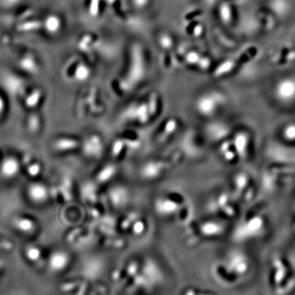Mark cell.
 I'll return each instance as SVG.
<instances>
[{
	"instance_id": "3957f363",
	"label": "cell",
	"mask_w": 295,
	"mask_h": 295,
	"mask_svg": "<svg viewBox=\"0 0 295 295\" xmlns=\"http://www.w3.org/2000/svg\"><path fill=\"white\" fill-rule=\"evenodd\" d=\"M19 164L14 158H7L2 165V173L7 177H14L18 172Z\"/></svg>"
},
{
	"instance_id": "6da1fadb",
	"label": "cell",
	"mask_w": 295,
	"mask_h": 295,
	"mask_svg": "<svg viewBox=\"0 0 295 295\" xmlns=\"http://www.w3.org/2000/svg\"><path fill=\"white\" fill-rule=\"evenodd\" d=\"M275 99L281 104H293L295 102V77L281 78L273 87Z\"/></svg>"
},
{
	"instance_id": "277c9868",
	"label": "cell",
	"mask_w": 295,
	"mask_h": 295,
	"mask_svg": "<svg viewBox=\"0 0 295 295\" xmlns=\"http://www.w3.org/2000/svg\"><path fill=\"white\" fill-rule=\"evenodd\" d=\"M68 262V255L60 252V253H54V255H52L51 259H50V266L52 268H54V270L59 271L67 266Z\"/></svg>"
},
{
	"instance_id": "8992f818",
	"label": "cell",
	"mask_w": 295,
	"mask_h": 295,
	"mask_svg": "<svg viewBox=\"0 0 295 295\" xmlns=\"http://www.w3.org/2000/svg\"><path fill=\"white\" fill-rule=\"evenodd\" d=\"M58 19L55 18L54 16H51L50 18L47 20V28L50 31H55L58 28Z\"/></svg>"
},
{
	"instance_id": "7a4b0ae2",
	"label": "cell",
	"mask_w": 295,
	"mask_h": 295,
	"mask_svg": "<svg viewBox=\"0 0 295 295\" xmlns=\"http://www.w3.org/2000/svg\"><path fill=\"white\" fill-rule=\"evenodd\" d=\"M28 196L33 202L41 203L48 197V191L41 184H32L28 189Z\"/></svg>"
},
{
	"instance_id": "52a82bcc",
	"label": "cell",
	"mask_w": 295,
	"mask_h": 295,
	"mask_svg": "<svg viewBox=\"0 0 295 295\" xmlns=\"http://www.w3.org/2000/svg\"><path fill=\"white\" fill-rule=\"evenodd\" d=\"M2 108H3V103H2V100L0 99V113L2 112Z\"/></svg>"
},
{
	"instance_id": "5b68a950",
	"label": "cell",
	"mask_w": 295,
	"mask_h": 295,
	"mask_svg": "<svg viewBox=\"0 0 295 295\" xmlns=\"http://www.w3.org/2000/svg\"><path fill=\"white\" fill-rule=\"evenodd\" d=\"M281 136L289 142L295 141V123L286 124L281 130Z\"/></svg>"
}]
</instances>
